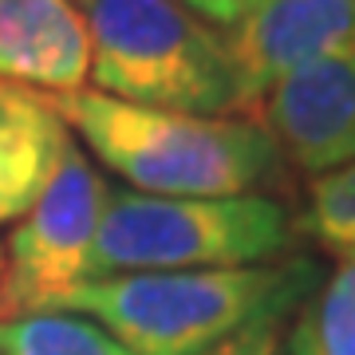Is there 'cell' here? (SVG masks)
Here are the masks:
<instances>
[{
    "instance_id": "obj_6",
    "label": "cell",
    "mask_w": 355,
    "mask_h": 355,
    "mask_svg": "<svg viewBox=\"0 0 355 355\" xmlns=\"http://www.w3.org/2000/svg\"><path fill=\"white\" fill-rule=\"evenodd\" d=\"M225 48L241 83L245 119L288 71L316 60H355V0H268L225 28Z\"/></svg>"
},
{
    "instance_id": "obj_12",
    "label": "cell",
    "mask_w": 355,
    "mask_h": 355,
    "mask_svg": "<svg viewBox=\"0 0 355 355\" xmlns=\"http://www.w3.org/2000/svg\"><path fill=\"white\" fill-rule=\"evenodd\" d=\"M320 355H355V257H340L328 284L312 304Z\"/></svg>"
},
{
    "instance_id": "obj_1",
    "label": "cell",
    "mask_w": 355,
    "mask_h": 355,
    "mask_svg": "<svg viewBox=\"0 0 355 355\" xmlns=\"http://www.w3.org/2000/svg\"><path fill=\"white\" fill-rule=\"evenodd\" d=\"M107 170L158 198H245L284 182L277 142L249 119L186 114L111 99L103 91L48 95Z\"/></svg>"
},
{
    "instance_id": "obj_2",
    "label": "cell",
    "mask_w": 355,
    "mask_h": 355,
    "mask_svg": "<svg viewBox=\"0 0 355 355\" xmlns=\"http://www.w3.org/2000/svg\"><path fill=\"white\" fill-rule=\"evenodd\" d=\"M324 284L316 261L186 268V272H119L83 280L51 312L103 320L135 355H202L265 308H304Z\"/></svg>"
},
{
    "instance_id": "obj_9",
    "label": "cell",
    "mask_w": 355,
    "mask_h": 355,
    "mask_svg": "<svg viewBox=\"0 0 355 355\" xmlns=\"http://www.w3.org/2000/svg\"><path fill=\"white\" fill-rule=\"evenodd\" d=\"M71 130L48 95L0 79V221H16L40 202Z\"/></svg>"
},
{
    "instance_id": "obj_10",
    "label": "cell",
    "mask_w": 355,
    "mask_h": 355,
    "mask_svg": "<svg viewBox=\"0 0 355 355\" xmlns=\"http://www.w3.org/2000/svg\"><path fill=\"white\" fill-rule=\"evenodd\" d=\"M0 355H135L79 312H28L0 320Z\"/></svg>"
},
{
    "instance_id": "obj_4",
    "label": "cell",
    "mask_w": 355,
    "mask_h": 355,
    "mask_svg": "<svg viewBox=\"0 0 355 355\" xmlns=\"http://www.w3.org/2000/svg\"><path fill=\"white\" fill-rule=\"evenodd\" d=\"M292 217L265 193L158 198L111 190L91 249V280L119 272L245 268L288 253Z\"/></svg>"
},
{
    "instance_id": "obj_13",
    "label": "cell",
    "mask_w": 355,
    "mask_h": 355,
    "mask_svg": "<svg viewBox=\"0 0 355 355\" xmlns=\"http://www.w3.org/2000/svg\"><path fill=\"white\" fill-rule=\"evenodd\" d=\"M296 312L300 308H265L202 355H280V343L288 336V316Z\"/></svg>"
},
{
    "instance_id": "obj_14",
    "label": "cell",
    "mask_w": 355,
    "mask_h": 355,
    "mask_svg": "<svg viewBox=\"0 0 355 355\" xmlns=\"http://www.w3.org/2000/svg\"><path fill=\"white\" fill-rule=\"evenodd\" d=\"M182 4L202 16L205 24L233 28V24H241L245 16H253L257 8H265L268 0H182Z\"/></svg>"
},
{
    "instance_id": "obj_5",
    "label": "cell",
    "mask_w": 355,
    "mask_h": 355,
    "mask_svg": "<svg viewBox=\"0 0 355 355\" xmlns=\"http://www.w3.org/2000/svg\"><path fill=\"white\" fill-rule=\"evenodd\" d=\"M111 186L87 154L67 142L40 202L20 217L0 265V320L51 312L91 280V249Z\"/></svg>"
},
{
    "instance_id": "obj_3",
    "label": "cell",
    "mask_w": 355,
    "mask_h": 355,
    "mask_svg": "<svg viewBox=\"0 0 355 355\" xmlns=\"http://www.w3.org/2000/svg\"><path fill=\"white\" fill-rule=\"evenodd\" d=\"M87 24L95 91L139 107L245 119L225 32L182 0H71Z\"/></svg>"
},
{
    "instance_id": "obj_16",
    "label": "cell",
    "mask_w": 355,
    "mask_h": 355,
    "mask_svg": "<svg viewBox=\"0 0 355 355\" xmlns=\"http://www.w3.org/2000/svg\"><path fill=\"white\" fill-rule=\"evenodd\" d=\"M0 265H4V245H0Z\"/></svg>"
},
{
    "instance_id": "obj_7",
    "label": "cell",
    "mask_w": 355,
    "mask_h": 355,
    "mask_svg": "<svg viewBox=\"0 0 355 355\" xmlns=\"http://www.w3.org/2000/svg\"><path fill=\"white\" fill-rule=\"evenodd\" d=\"M253 123L284 162L312 178L355 162V60H316L288 71L257 103Z\"/></svg>"
},
{
    "instance_id": "obj_15",
    "label": "cell",
    "mask_w": 355,
    "mask_h": 355,
    "mask_svg": "<svg viewBox=\"0 0 355 355\" xmlns=\"http://www.w3.org/2000/svg\"><path fill=\"white\" fill-rule=\"evenodd\" d=\"M280 355H320L316 352V328H312V308H300L288 324V336L280 343Z\"/></svg>"
},
{
    "instance_id": "obj_11",
    "label": "cell",
    "mask_w": 355,
    "mask_h": 355,
    "mask_svg": "<svg viewBox=\"0 0 355 355\" xmlns=\"http://www.w3.org/2000/svg\"><path fill=\"white\" fill-rule=\"evenodd\" d=\"M304 225L324 249L355 257V162L312 178Z\"/></svg>"
},
{
    "instance_id": "obj_8",
    "label": "cell",
    "mask_w": 355,
    "mask_h": 355,
    "mask_svg": "<svg viewBox=\"0 0 355 355\" xmlns=\"http://www.w3.org/2000/svg\"><path fill=\"white\" fill-rule=\"evenodd\" d=\"M91 76L87 24L71 0H0V79L48 95Z\"/></svg>"
}]
</instances>
